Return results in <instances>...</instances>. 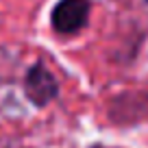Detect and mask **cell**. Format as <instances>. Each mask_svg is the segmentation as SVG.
I'll return each mask as SVG.
<instances>
[{
    "mask_svg": "<svg viewBox=\"0 0 148 148\" xmlns=\"http://www.w3.org/2000/svg\"><path fill=\"white\" fill-rule=\"evenodd\" d=\"M92 0H59L52 7L50 26L59 35H76L89 24Z\"/></svg>",
    "mask_w": 148,
    "mask_h": 148,
    "instance_id": "6da1fadb",
    "label": "cell"
},
{
    "mask_svg": "<svg viewBox=\"0 0 148 148\" xmlns=\"http://www.w3.org/2000/svg\"><path fill=\"white\" fill-rule=\"evenodd\" d=\"M94 148H111V146H94Z\"/></svg>",
    "mask_w": 148,
    "mask_h": 148,
    "instance_id": "277c9868",
    "label": "cell"
},
{
    "mask_svg": "<svg viewBox=\"0 0 148 148\" xmlns=\"http://www.w3.org/2000/svg\"><path fill=\"white\" fill-rule=\"evenodd\" d=\"M109 118L116 124H135L148 118V92H126L111 100Z\"/></svg>",
    "mask_w": 148,
    "mask_h": 148,
    "instance_id": "3957f363",
    "label": "cell"
},
{
    "mask_svg": "<svg viewBox=\"0 0 148 148\" xmlns=\"http://www.w3.org/2000/svg\"><path fill=\"white\" fill-rule=\"evenodd\" d=\"M22 92L33 107H46L59 96V81L42 61H37L24 74Z\"/></svg>",
    "mask_w": 148,
    "mask_h": 148,
    "instance_id": "7a4b0ae2",
    "label": "cell"
}]
</instances>
